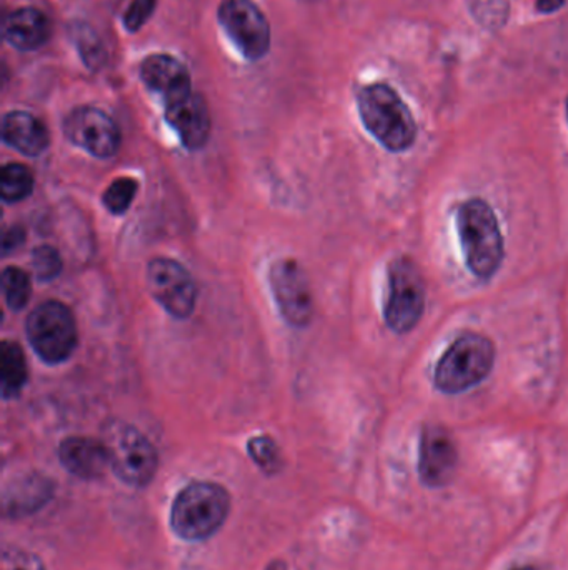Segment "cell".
Here are the masks:
<instances>
[{"label":"cell","instance_id":"19","mask_svg":"<svg viewBox=\"0 0 568 570\" xmlns=\"http://www.w3.org/2000/svg\"><path fill=\"white\" fill-rule=\"evenodd\" d=\"M29 379L26 355L17 342L3 341L0 348V392L6 401L17 397Z\"/></svg>","mask_w":568,"mask_h":570},{"label":"cell","instance_id":"26","mask_svg":"<svg viewBox=\"0 0 568 570\" xmlns=\"http://www.w3.org/2000/svg\"><path fill=\"white\" fill-rule=\"evenodd\" d=\"M76 40L79 53L90 69L102 66L103 60H106V52H103L102 43L97 39L96 33H92V30L79 27Z\"/></svg>","mask_w":568,"mask_h":570},{"label":"cell","instance_id":"21","mask_svg":"<svg viewBox=\"0 0 568 570\" xmlns=\"http://www.w3.org/2000/svg\"><path fill=\"white\" fill-rule=\"evenodd\" d=\"M2 291L7 307L13 312L22 311L32 295L29 274L20 267H6L2 273Z\"/></svg>","mask_w":568,"mask_h":570},{"label":"cell","instance_id":"29","mask_svg":"<svg viewBox=\"0 0 568 570\" xmlns=\"http://www.w3.org/2000/svg\"><path fill=\"white\" fill-rule=\"evenodd\" d=\"M26 243V230L19 226L9 227V229L3 230L2 236V253L3 256L7 254L13 253V250L19 249L22 244Z\"/></svg>","mask_w":568,"mask_h":570},{"label":"cell","instance_id":"5","mask_svg":"<svg viewBox=\"0 0 568 570\" xmlns=\"http://www.w3.org/2000/svg\"><path fill=\"white\" fill-rule=\"evenodd\" d=\"M427 304V284L419 264L412 257H397L387 271V295L383 318L396 334L412 332L422 321Z\"/></svg>","mask_w":568,"mask_h":570},{"label":"cell","instance_id":"13","mask_svg":"<svg viewBox=\"0 0 568 570\" xmlns=\"http://www.w3.org/2000/svg\"><path fill=\"white\" fill-rule=\"evenodd\" d=\"M140 77L152 92L162 97L166 107L193 94L189 70L169 53H152L147 57L140 66Z\"/></svg>","mask_w":568,"mask_h":570},{"label":"cell","instance_id":"11","mask_svg":"<svg viewBox=\"0 0 568 570\" xmlns=\"http://www.w3.org/2000/svg\"><path fill=\"white\" fill-rule=\"evenodd\" d=\"M459 468V448L446 425L429 422L420 432L419 475L427 488L449 485Z\"/></svg>","mask_w":568,"mask_h":570},{"label":"cell","instance_id":"33","mask_svg":"<svg viewBox=\"0 0 568 570\" xmlns=\"http://www.w3.org/2000/svg\"><path fill=\"white\" fill-rule=\"evenodd\" d=\"M566 112H567V122H568V97H567V100H566Z\"/></svg>","mask_w":568,"mask_h":570},{"label":"cell","instance_id":"14","mask_svg":"<svg viewBox=\"0 0 568 570\" xmlns=\"http://www.w3.org/2000/svg\"><path fill=\"white\" fill-rule=\"evenodd\" d=\"M166 119L186 149H202L209 140L212 119L206 100L199 94H192L180 102L167 106Z\"/></svg>","mask_w":568,"mask_h":570},{"label":"cell","instance_id":"22","mask_svg":"<svg viewBox=\"0 0 568 570\" xmlns=\"http://www.w3.org/2000/svg\"><path fill=\"white\" fill-rule=\"evenodd\" d=\"M474 19L489 30H500L510 16V0H466Z\"/></svg>","mask_w":568,"mask_h":570},{"label":"cell","instance_id":"18","mask_svg":"<svg viewBox=\"0 0 568 570\" xmlns=\"http://www.w3.org/2000/svg\"><path fill=\"white\" fill-rule=\"evenodd\" d=\"M50 20L46 13L33 7L13 10L3 26V37L10 46L22 52H32L46 46L50 39Z\"/></svg>","mask_w":568,"mask_h":570},{"label":"cell","instance_id":"16","mask_svg":"<svg viewBox=\"0 0 568 570\" xmlns=\"http://www.w3.org/2000/svg\"><path fill=\"white\" fill-rule=\"evenodd\" d=\"M59 461L69 474L82 481H96L110 469L106 444L90 438H69L62 441Z\"/></svg>","mask_w":568,"mask_h":570},{"label":"cell","instance_id":"17","mask_svg":"<svg viewBox=\"0 0 568 570\" xmlns=\"http://www.w3.org/2000/svg\"><path fill=\"white\" fill-rule=\"evenodd\" d=\"M2 140L23 156L36 157L46 153L50 136L42 120L23 110H13L3 116Z\"/></svg>","mask_w":568,"mask_h":570},{"label":"cell","instance_id":"12","mask_svg":"<svg viewBox=\"0 0 568 570\" xmlns=\"http://www.w3.org/2000/svg\"><path fill=\"white\" fill-rule=\"evenodd\" d=\"M67 139L97 159H110L120 147V130L112 117L97 107H79L63 122Z\"/></svg>","mask_w":568,"mask_h":570},{"label":"cell","instance_id":"1","mask_svg":"<svg viewBox=\"0 0 568 570\" xmlns=\"http://www.w3.org/2000/svg\"><path fill=\"white\" fill-rule=\"evenodd\" d=\"M457 230L467 269L484 283L496 277L506 246L494 207L482 197L467 199L457 210Z\"/></svg>","mask_w":568,"mask_h":570},{"label":"cell","instance_id":"32","mask_svg":"<svg viewBox=\"0 0 568 570\" xmlns=\"http://www.w3.org/2000/svg\"><path fill=\"white\" fill-rule=\"evenodd\" d=\"M512 570H542L537 566H520V568H514Z\"/></svg>","mask_w":568,"mask_h":570},{"label":"cell","instance_id":"27","mask_svg":"<svg viewBox=\"0 0 568 570\" xmlns=\"http://www.w3.org/2000/svg\"><path fill=\"white\" fill-rule=\"evenodd\" d=\"M0 570H47L43 562L32 552L7 546L0 559Z\"/></svg>","mask_w":568,"mask_h":570},{"label":"cell","instance_id":"31","mask_svg":"<svg viewBox=\"0 0 568 570\" xmlns=\"http://www.w3.org/2000/svg\"><path fill=\"white\" fill-rule=\"evenodd\" d=\"M266 570H289V569H287L286 562L280 561V559H277V561L270 562V564L267 566Z\"/></svg>","mask_w":568,"mask_h":570},{"label":"cell","instance_id":"3","mask_svg":"<svg viewBox=\"0 0 568 570\" xmlns=\"http://www.w3.org/2000/svg\"><path fill=\"white\" fill-rule=\"evenodd\" d=\"M230 505L229 491L222 485L207 481L190 482L173 499L170 528L182 541H207L226 524Z\"/></svg>","mask_w":568,"mask_h":570},{"label":"cell","instance_id":"24","mask_svg":"<svg viewBox=\"0 0 568 570\" xmlns=\"http://www.w3.org/2000/svg\"><path fill=\"white\" fill-rule=\"evenodd\" d=\"M137 189H139V184L130 177L113 180L103 193V207L113 216H122L132 206Z\"/></svg>","mask_w":568,"mask_h":570},{"label":"cell","instance_id":"23","mask_svg":"<svg viewBox=\"0 0 568 570\" xmlns=\"http://www.w3.org/2000/svg\"><path fill=\"white\" fill-rule=\"evenodd\" d=\"M247 452L257 468L262 469L266 474H277L280 471L282 458H280L279 445L269 435H257L250 439Z\"/></svg>","mask_w":568,"mask_h":570},{"label":"cell","instance_id":"2","mask_svg":"<svg viewBox=\"0 0 568 570\" xmlns=\"http://www.w3.org/2000/svg\"><path fill=\"white\" fill-rule=\"evenodd\" d=\"M357 109L367 132L390 153H406L416 144L419 127L412 110L389 83L363 86Z\"/></svg>","mask_w":568,"mask_h":570},{"label":"cell","instance_id":"9","mask_svg":"<svg viewBox=\"0 0 568 570\" xmlns=\"http://www.w3.org/2000/svg\"><path fill=\"white\" fill-rule=\"evenodd\" d=\"M147 287L167 314L176 318H189L196 311V281L182 264L166 257L150 261L147 266Z\"/></svg>","mask_w":568,"mask_h":570},{"label":"cell","instance_id":"6","mask_svg":"<svg viewBox=\"0 0 568 570\" xmlns=\"http://www.w3.org/2000/svg\"><path fill=\"white\" fill-rule=\"evenodd\" d=\"M109 452L110 469L117 479L130 488L143 489L159 471V454L152 442L126 422L107 425L102 438Z\"/></svg>","mask_w":568,"mask_h":570},{"label":"cell","instance_id":"7","mask_svg":"<svg viewBox=\"0 0 568 570\" xmlns=\"http://www.w3.org/2000/svg\"><path fill=\"white\" fill-rule=\"evenodd\" d=\"M26 332L36 354L50 365L69 361L79 344L76 317L62 302L37 305L27 317Z\"/></svg>","mask_w":568,"mask_h":570},{"label":"cell","instance_id":"8","mask_svg":"<svg viewBox=\"0 0 568 570\" xmlns=\"http://www.w3.org/2000/svg\"><path fill=\"white\" fill-rule=\"evenodd\" d=\"M219 22L247 60H260L269 53V20L252 0H223L219 7Z\"/></svg>","mask_w":568,"mask_h":570},{"label":"cell","instance_id":"28","mask_svg":"<svg viewBox=\"0 0 568 570\" xmlns=\"http://www.w3.org/2000/svg\"><path fill=\"white\" fill-rule=\"evenodd\" d=\"M156 6L157 0H132L126 16H123V23H126L127 30H130V32L139 30L150 19L153 10H156Z\"/></svg>","mask_w":568,"mask_h":570},{"label":"cell","instance_id":"20","mask_svg":"<svg viewBox=\"0 0 568 570\" xmlns=\"http://www.w3.org/2000/svg\"><path fill=\"white\" fill-rule=\"evenodd\" d=\"M33 190V174L22 164L10 163L2 167L0 174V196L6 204L26 200Z\"/></svg>","mask_w":568,"mask_h":570},{"label":"cell","instance_id":"30","mask_svg":"<svg viewBox=\"0 0 568 570\" xmlns=\"http://www.w3.org/2000/svg\"><path fill=\"white\" fill-rule=\"evenodd\" d=\"M566 6V0H536V9L540 13H554Z\"/></svg>","mask_w":568,"mask_h":570},{"label":"cell","instance_id":"4","mask_svg":"<svg viewBox=\"0 0 568 570\" xmlns=\"http://www.w3.org/2000/svg\"><path fill=\"white\" fill-rule=\"evenodd\" d=\"M496 361L497 347L492 338L480 332H462L437 362L434 385L442 394H464L489 377Z\"/></svg>","mask_w":568,"mask_h":570},{"label":"cell","instance_id":"25","mask_svg":"<svg viewBox=\"0 0 568 570\" xmlns=\"http://www.w3.org/2000/svg\"><path fill=\"white\" fill-rule=\"evenodd\" d=\"M32 267L37 279L42 281V283H50L62 273V257H60L59 250L53 249V247L40 246L32 253Z\"/></svg>","mask_w":568,"mask_h":570},{"label":"cell","instance_id":"10","mask_svg":"<svg viewBox=\"0 0 568 570\" xmlns=\"http://www.w3.org/2000/svg\"><path fill=\"white\" fill-rule=\"evenodd\" d=\"M269 281L283 321L292 327H307L312 321L313 301L309 281L299 263L277 261L270 267Z\"/></svg>","mask_w":568,"mask_h":570},{"label":"cell","instance_id":"15","mask_svg":"<svg viewBox=\"0 0 568 570\" xmlns=\"http://www.w3.org/2000/svg\"><path fill=\"white\" fill-rule=\"evenodd\" d=\"M53 491V482L37 472L12 479L2 492L3 515L9 519H22L36 514L49 504Z\"/></svg>","mask_w":568,"mask_h":570}]
</instances>
